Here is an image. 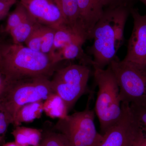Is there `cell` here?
Here are the masks:
<instances>
[{
  "label": "cell",
  "instance_id": "6da1fadb",
  "mask_svg": "<svg viewBox=\"0 0 146 146\" xmlns=\"http://www.w3.org/2000/svg\"><path fill=\"white\" fill-rule=\"evenodd\" d=\"M56 64L48 55L13 43L0 44V69L11 81L37 76L49 78Z\"/></svg>",
  "mask_w": 146,
  "mask_h": 146
},
{
  "label": "cell",
  "instance_id": "7a4b0ae2",
  "mask_svg": "<svg viewBox=\"0 0 146 146\" xmlns=\"http://www.w3.org/2000/svg\"><path fill=\"white\" fill-rule=\"evenodd\" d=\"M94 75L98 88L95 111L99 121L101 133L103 135L120 119L122 102L117 82L110 67L94 68Z\"/></svg>",
  "mask_w": 146,
  "mask_h": 146
},
{
  "label": "cell",
  "instance_id": "3957f363",
  "mask_svg": "<svg viewBox=\"0 0 146 146\" xmlns=\"http://www.w3.org/2000/svg\"><path fill=\"white\" fill-rule=\"evenodd\" d=\"M108 66L117 82L121 102L146 105V66L120 60L117 56Z\"/></svg>",
  "mask_w": 146,
  "mask_h": 146
},
{
  "label": "cell",
  "instance_id": "277c9868",
  "mask_svg": "<svg viewBox=\"0 0 146 146\" xmlns=\"http://www.w3.org/2000/svg\"><path fill=\"white\" fill-rule=\"evenodd\" d=\"M52 93L49 78L33 77L11 81L1 99L14 120L16 112L22 106L34 102L44 101Z\"/></svg>",
  "mask_w": 146,
  "mask_h": 146
},
{
  "label": "cell",
  "instance_id": "5b68a950",
  "mask_svg": "<svg viewBox=\"0 0 146 146\" xmlns=\"http://www.w3.org/2000/svg\"><path fill=\"white\" fill-rule=\"evenodd\" d=\"M54 128L65 136L70 146H98L103 139L96 128L94 111L87 108L59 119Z\"/></svg>",
  "mask_w": 146,
  "mask_h": 146
},
{
  "label": "cell",
  "instance_id": "8992f818",
  "mask_svg": "<svg viewBox=\"0 0 146 146\" xmlns=\"http://www.w3.org/2000/svg\"><path fill=\"white\" fill-rule=\"evenodd\" d=\"M91 70L88 65L71 64L56 70L51 80L53 93L60 96L70 111L88 90Z\"/></svg>",
  "mask_w": 146,
  "mask_h": 146
},
{
  "label": "cell",
  "instance_id": "52a82bcc",
  "mask_svg": "<svg viewBox=\"0 0 146 146\" xmlns=\"http://www.w3.org/2000/svg\"><path fill=\"white\" fill-rule=\"evenodd\" d=\"M120 119L103 135L98 146H139L146 135L129 104L122 103Z\"/></svg>",
  "mask_w": 146,
  "mask_h": 146
},
{
  "label": "cell",
  "instance_id": "ba28073f",
  "mask_svg": "<svg viewBox=\"0 0 146 146\" xmlns=\"http://www.w3.org/2000/svg\"><path fill=\"white\" fill-rule=\"evenodd\" d=\"M94 43L89 51L93 59L94 68L105 69L117 57L114 31L109 11H104L103 16L96 25L92 33Z\"/></svg>",
  "mask_w": 146,
  "mask_h": 146
},
{
  "label": "cell",
  "instance_id": "9c48e42d",
  "mask_svg": "<svg viewBox=\"0 0 146 146\" xmlns=\"http://www.w3.org/2000/svg\"><path fill=\"white\" fill-rule=\"evenodd\" d=\"M19 2L38 23L55 29L67 26L63 13L55 0H20Z\"/></svg>",
  "mask_w": 146,
  "mask_h": 146
},
{
  "label": "cell",
  "instance_id": "30bf717a",
  "mask_svg": "<svg viewBox=\"0 0 146 146\" xmlns=\"http://www.w3.org/2000/svg\"><path fill=\"white\" fill-rule=\"evenodd\" d=\"M129 11L133 19V28L123 60L146 66V14L141 15L131 7Z\"/></svg>",
  "mask_w": 146,
  "mask_h": 146
},
{
  "label": "cell",
  "instance_id": "8fae6325",
  "mask_svg": "<svg viewBox=\"0 0 146 146\" xmlns=\"http://www.w3.org/2000/svg\"><path fill=\"white\" fill-rule=\"evenodd\" d=\"M79 31L85 41L92 39L95 26L104 13V0H77Z\"/></svg>",
  "mask_w": 146,
  "mask_h": 146
},
{
  "label": "cell",
  "instance_id": "7c38bea8",
  "mask_svg": "<svg viewBox=\"0 0 146 146\" xmlns=\"http://www.w3.org/2000/svg\"><path fill=\"white\" fill-rule=\"evenodd\" d=\"M85 42L84 40H78L67 45L52 58L53 63L57 64L64 60L78 59L81 61V64L92 65V58L86 54L82 49V45Z\"/></svg>",
  "mask_w": 146,
  "mask_h": 146
},
{
  "label": "cell",
  "instance_id": "4fadbf2b",
  "mask_svg": "<svg viewBox=\"0 0 146 146\" xmlns=\"http://www.w3.org/2000/svg\"><path fill=\"white\" fill-rule=\"evenodd\" d=\"M130 7L121 6L107 9L110 15L115 34L116 49L117 51L124 42L125 27L130 13Z\"/></svg>",
  "mask_w": 146,
  "mask_h": 146
},
{
  "label": "cell",
  "instance_id": "5bb4252c",
  "mask_svg": "<svg viewBox=\"0 0 146 146\" xmlns=\"http://www.w3.org/2000/svg\"><path fill=\"white\" fill-rule=\"evenodd\" d=\"M11 134L19 146H39L43 133L40 129L19 126L15 127Z\"/></svg>",
  "mask_w": 146,
  "mask_h": 146
},
{
  "label": "cell",
  "instance_id": "9a60e30c",
  "mask_svg": "<svg viewBox=\"0 0 146 146\" xmlns=\"http://www.w3.org/2000/svg\"><path fill=\"white\" fill-rule=\"evenodd\" d=\"M44 112L52 119H62L68 116V110L66 103L57 94L52 93L44 101Z\"/></svg>",
  "mask_w": 146,
  "mask_h": 146
},
{
  "label": "cell",
  "instance_id": "2e32d148",
  "mask_svg": "<svg viewBox=\"0 0 146 146\" xmlns=\"http://www.w3.org/2000/svg\"><path fill=\"white\" fill-rule=\"evenodd\" d=\"M44 101H37L24 105L16 112L13 125L19 126L22 123H30L39 119L42 115Z\"/></svg>",
  "mask_w": 146,
  "mask_h": 146
},
{
  "label": "cell",
  "instance_id": "e0dca14e",
  "mask_svg": "<svg viewBox=\"0 0 146 146\" xmlns=\"http://www.w3.org/2000/svg\"><path fill=\"white\" fill-rule=\"evenodd\" d=\"M84 40L70 27L65 25L56 30L52 50L49 54L50 59L67 45L78 40Z\"/></svg>",
  "mask_w": 146,
  "mask_h": 146
},
{
  "label": "cell",
  "instance_id": "ac0fdd59",
  "mask_svg": "<svg viewBox=\"0 0 146 146\" xmlns=\"http://www.w3.org/2000/svg\"><path fill=\"white\" fill-rule=\"evenodd\" d=\"M38 24L29 16L23 22L9 31V33L12 38V43L16 44L25 43Z\"/></svg>",
  "mask_w": 146,
  "mask_h": 146
},
{
  "label": "cell",
  "instance_id": "d6986e66",
  "mask_svg": "<svg viewBox=\"0 0 146 146\" xmlns=\"http://www.w3.org/2000/svg\"><path fill=\"white\" fill-rule=\"evenodd\" d=\"M29 16L23 6L19 2L13 12L9 16L5 31L9 33L11 30L18 26Z\"/></svg>",
  "mask_w": 146,
  "mask_h": 146
},
{
  "label": "cell",
  "instance_id": "ffe728a7",
  "mask_svg": "<svg viewBox=\"0 0 146 146\" xmlns=\"http://www.w3.org/2000/svg\"><path fill=\"white\" fill-rule=\"evenodd\" d=\"M39 146H70V145L64 135L55 131L43 133Z\"/></svg>",
  "mask_w": 146,
  "mask_h": 146
},
{
  "label": "cell",
  "instance_id": "44dd1931",
  "mask_svg": "<svg viewBox=\"0 0 146 146\" xmlns=\"http://www.w3.org/2000/svg\"><path fill=\"white\" fill-rule=\"evenodd\" d=\"M13 117L0 99V146L5 143L6 135L9 126L13 124Z\"/></svg>",
  "mask_w": 146,
  "mask_h": 146
},
{
  "label": "cell",
  "instance_id": "7402d4cb",
  "mask_svg": "<svg viewBox=\"0 0 146 146\" xmlns=\"http://www.w3.org/2000/svg\"><path fill=\"white\" fill-rule=\"evenodd\" d=\"M56 30L42 25L41 52L48 55L50 54L53 46Z\"/></svg>",
  "mask_w": 146,
  "mask_h": 146
},
{
  "label": "cell",
  "instance_id": "603a6c76",
  "mask_svg": "<svg viewBox=\"0 0 146 146\" xmlns=\"http://www.w3.org/2000/svg\"><path fill=\"white\" fill-rule=\"evenodd\" d=\"M42 26V25L41 24H37L34 30L25 43L26 46L36 51L41 52Z\"/></svg>",
  "mask_w": 146,
  "mask_h": 146
},
{
  "label": "cell",
  "instance_id": "cb8c5ba5",
  "mask_svg": "<svg viewBox=\"0 0 146 146\" xmlns=\"http://www.w3.org/2000/svg\"><path fill=\"white\" fill-rule=\"evenodd\" d=\"M129 106L132 112L141 123L144 131H146V105Z\"/></svg>",
  "mask_w": 146,
  "mask_h": 146
},
{
  "label": "cell",
  "instance_id": "d4e9b609",
  "mask_svg": "<svg viewBox=\"0 0 146 146\" xmlns=\"http://www.w3.org/2000/svg\"><path fill=\"white\" fill-rule=\"evenodd\" d=\"M133 0H104L105 7L112 9L121 6L130 7Z\"/></svg>",
  "mask_w": 146,
  "mask_h": 146
},
{
  "label": "cell",
  "instance_id": "484cf974",
  "mask_svg": "<svg viewBox=\"0 0 146 146\" xmlns=\"http://www.w3.org/2000/svg\"><path fill=\"white\" fill-rule=\"evenodd\" d=\"M11 81L0 70V99L3 96Z\"/></svg>",
  "mask_w": 146,
  "mask_h": 146
},
{
  "label": "cell",
  "instance_id": "4316f807",
  "mask_svg": "<svg viewBox=\"0 0 146 146\" xmlns=\"http://www.w3.org/2000/svg\"><path fill=\"white\" fill-rule=\"evenodd\" d=\"M17 0L0 1V13H8L11 7L17 3Z\"/></svg>",
  "mask_w": 146,
  "mask_h": 146
},
{
  "label": "cell",
  "instance_id": "83f0119b",
  "mask_svg": "<svg viewBox=\"0 0 146 146\" xmlns=\"http://www.w3.org/2000/svg\"><path fill=\"white\" fill-rule=\"evenodd\" d=\"M1 146H19L15 142H8L5 143Z\"/></svg>",
  "mask_w": 146,
  "mask_h": 146
},
{
  "label": "cell",
  "instance_id": "f1b7e54d",
  "mask_svg": "<svg viewBox=\"0 0 146 146\" xmlns=\"http://www.w3.org/2000/svg\"><path fill=\"white\" fill-rule=\"evenodd\" d=\"M139 146H146V136Z\"/></svg>",
  "mask_w": 146,
  "mask_h": 146
},
{
  "label": "cell",
  "instance_id": "f546056e",
  "mask_svg": "<svg viewBox=\"0 0 146 146\" xmlns=\"http://www.w3.org/2000/svg\"><path fill=\"white\" fill-rule=\"evenodd\" d=\"M7 14H8V13H0V21L2 20L3 19Z\"/></svg>",
  "mask_w": 146,
  "mask_h": 146
},
{
  "label": "cell",
  "instance_id": "4dcf8cb0",
  "mask_svg": "<svg viewBox=\"0 0 146 146\" xmlns=\"http://www.w3.org/2000/svg\"><path fill=\"white\" fill-rule=\"evenodd\" d=\"M139 1L143 3L146 7V0H139Z\"/></svg>",
  "mask_w": 146,
  "mask_h": 146
},
{
  "label": "cell",
  "instance_id": "1f68e13d",
  "mask_svg": "<svg viewBox=\"0 0 146 146\" xmlns=\"http://www.w3.org/2000/svg\"><path fill=\"white\" fill-rule=\"evenodd\" d=\"M55 1L56 2V3L58 5V4H59V3H60V2L62 0H55Z\"/></svg>",
  "mask_w": 146,
  "mask_h": 146
},
{
  "label": "cell",
  "instance_id": "d6a6232c",
  "mask_svg": "<svg viewBox=\"0 0 146 146\" xmlns=\"http://www.w3.org/2000/svg\"><path fill=\"white\" fill-rule=\"evenodd\" d=\"M0 1H5V0H0Z\"/></svg>",
  "mask_w": 146,
  "mask_h": 146
},
{
  "label": "cell",
  "instance_id": "836d02e7",
  "mask_svg": "<svg viewBox=\"0 0 146 146\" xmlns=\"http://www.w3.org/2000/svg\"><path fill=\"white\" fill-rule=\"evenodd\" d=\"M1 42H0V44H1Z\"/></svg>",
  "mask_w": 146,
  "mask_h": 146
}]
</instances>
